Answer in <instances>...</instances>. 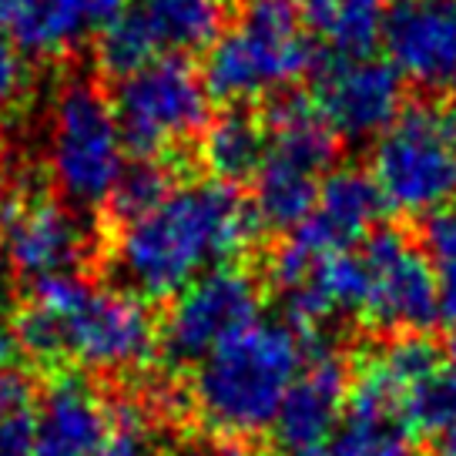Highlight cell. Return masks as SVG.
<instances>
[{"label":"cell","mask_w":456,"mask_h":456,"mask_svg":"<svg viewBox=\"0 0 456 456\" xmlns=\"http://www.w3.org/2000/svg\"><path fill=\"white\" fill-rule=\"evenodd\" d=\"M406 423L393 403L353 389L339 429L315 456H406Z\"/></svg>","instance_id":"18"},{"label":"cell","mask_w":456,"mask_h":456,"mask_svg":"<svg viewBox=\"0 0 456 456\" xmlns=\"http://www.w3.org/2000/svg\"><path fill=\"white\" fill-rule=\"evenodd\" d=\"M309 356L313 346H305L296 326L252 322L195 366V413L215 436L245 440L265 433Z\"/></svg>","instance_id":"3"},{"label":"cell","mask_w":456,"mask_h":456,"mask_svg":"<svg viewBox=\"0 0 456 456\" xmlns=\"http://www.w3.org/2000/svg\"><path fill=\"white\" fill-rule=\"evenodd\" d=\"M423 252L440 282V322L456 329V205H443L427 218Z\"/></svg>","instance_id":"23"},{"label":"cell","mask_w":456,"mask_h":456,"mask_svg":"<svg viewBox=\"0 0 456 456\" xmlns=\"http://www.w3.org/2000/svg\"><path fill=\"white\" fill-rule=\"evenodd\" d=\"M87 228L81 218L54 199L24 195L0 208V245L4 262L24 279L44 282L54 275H71L87 256Z\"/></svg>","instance_id":"11"},{"label":"cell","mask_w":456,"mask_h":456,"mask_svg":"<svg viewBox=\"0 0 456 456\" xmlns=\"http://www.w3.org/2000/svg\"><path fill=\"white\" fill-rule=\"evenodd\" d=\"M313 104L336 138H379L403 114V77L372 54H332L315 71Z\"/></svg>","instance_id":"10"},{"label":"cell","mask_w":456,"mask_h":456,"mask_svg":"<svg viewBox=\"0 0 456 456\" xmlns=\"http://www.w3.org/2000/svg\"><path fill=\"white\" fill-rule=\"evenodd\" d=\"M20 4H24V0H0V24H11Z\"/></svg>","instance_id":"30"},{"label":"cell","mask_w":456,"mask_h":456,"mask_svg":"<svg viewBox=\"0 0 456 456\" xmlns=\"http://www.w3.org/2000/svg\"><path fill=\"white\" fill-rule=\"evenodd\" d=\"M359 313L379 329L419 332L440 322V282L423 248L399 232H372L356 248Z\"/></svg>","instance_id":"8"},{"label":"cell","mask_w":456,"mask_h":456,"mask_svg":"<svg viewBox=\"0 0 456 456\" xmlns=\"http://www.w3.org/2000/svg\"><path fill=\"white\" fill-rule=\"evenodd\" d=\"M450 370L456 372V339L450 342Z\"/></svg>","instance_id":"32"},{"label":"cell","mask_w":456,"mask_h":456,"mask_svg":"<svg viewBox=\"0 0 456 456\" xmlns=\"http://www.w3.org/2000/svg\"><path fill=\"white\" fill-rule=\"evenodd\" d=\"M168 456H248L239 446V440L228 436H191V440L178 443Z\"/></svg>","instance_id":"27"},{"label":"cell","mask_w":456,"mask_h":456,"mask_svg":"<svg viewBox=\"0 0 456 456\" xmlns=\"http://www.w3.org/2000/svg\"><path fill=\"white\" fill-rule=\"evenodd\" d=\"M322 182V171L265 151V161L256 175V218L269 228L296 232L315 208Z\"/></svg>","instance_id":"20"},{"label":"cell","mask_w":456,"mask_h":456,"mask_svg":"<svg viewBox=\"0 0 456 456\" xmlns=\"http://www.w3.org/2000/svg\"><path fill=\"white\" fill-rule=\"evenodd\" d=\"M14 349H17V339L0 326V376H7V366H11V359H14Z\"/></svg>","instance_id":"29"},{"label":"cell","mask_w":456,"mask_h":456,"mask_svg":"<svg viewBox=\"0 0 456 456\" xmlns=\"http://www.w3.org/2000/svg\"><path fill=\"white\" fill-rule=\"evenodd\" d=\"M232 0H134L128 14L138 20L158 57L195 51L222 34Z\"/></svg>","instance_id":"17"},{"label":"cell","mask_w":456,"mask_h":456,"mask_svg":"<svg viewBox=\"0 0 456 456\" xmlns=\"http://www.w3.org/2000/svg\"><path fill=\"white\" fill-rule=\"evenodd\" d=\"M305 30L332 54H370L383 37L389 0H296Z\"/></svg>","instance_id":"21"},{"label":"cell","mask_w":456,"mask_h":456,"mask_svg":"<svg viewBox=\"0 0 456 456\" xmlns=\"http://www.w3.org/2000/svg\"><path fill=\"white\" fill-rule=\"evenodd\" d=\"M24 85H28V64L17 51V44L0 34V111L20 98Z\"/></svg>","instance_id":"26"},{"label":"cell","mask_w":456,"mask_h":456,"mask_svg":"<svg viewBox=\"0 0 456 456\" xmlns=\"http://www.w3.org/2000/svg\"><path fill=\"white\" fill-rule=\"evenodd\" d=\"M379 41L403 81L427 91L456 85V0H389Z\"/></svg>","instance_id":"12"},{"label":"cell","mask_w":456,"mask_h":456,"mask_svg":"<svg viewBox=\"0 0 456 456\" xmlns=\"http://www.w3.org/2000/svg\"><path fill=\"white\" fill-rule=\"evenodd\" d=\"M265 151H269V128L248 111L218 114L201 131V161L218 182L228 185L256 178Z\"/></svg>","instance_id":"19"},{"label":"cell","mask_w":456,"mask_h":456,"mask_svg":"<svg viewBox=\"0 0 456 456\" xmlns=\"http://www.w3.org/2000/svg\"><path fill=\"white\" fill-rule=\"evenodd\" d=\"M252 228L256 212L235 185L218 178L175 185L155 208L118 222L114 275L138 299H175L201 275L242 256Z\"/></svg>","instance_id":"1"},{"label":"cell","mask_w":456,"mask_h":456,"mask_svg":"<svg viewBox=\"0 0 456 456\" xmlns=\"http://www.w3.org/2000/svg\"><path fill=\"white\" fill-rule=\"evenodd\" d=\"M24 393H28L24 379H17V376H11V372H7V376H0V413H4L17 396H24Z\"/></svg>","instance_id":"28"},{"label":"cell","mask_w":456,"mask_h":456,"mask_svg":"<svg viewBox=\"0 0 456 456\" xmlns=\"http://www.w3.org/2000/svg\"><path fill=\"white\" fill-rule=\"evenodd\" d=\"M14 339L47 366L71 362L85 372H131L151 359L158 326L144 299L71 272L34 282Z\"/></svg>","instance_id":"2"},{"label":"cell","mask_w":456,"mask_h":456,"mask_svg":"<svg viewBox=\"0 0 456 456\" xmlns=\"http://www.w3.org/2000/svg\"><path fill=\"white\" fill-rule=\"evenodd\" d=\"M111 104L128 151L161 158L205 131L212 94L191 64L178 57H158L118 77Z\"/></svg>","instance_id":"7"},{"label":"cell","mask_w":456,"mask_h":456,"mask_svg":"<svg viewBox=\"0 0 456 456\" xmlns=\"http://www.w3.org/2000/svg\"><path fill=\"white\" fill-rule=\"evenodd\" d=\"M111 423L114 416L91 386L81 379H61L41 403L34 456H94L108 440Z\"/></svg>","instance_id":"15"},{"label":"cell","mask_w":456,"mask_h":456,"mask_svg":"<svg viewBox=\"0 0 456 456\" xmlns=\"http://www.w3.org/2000/svg\"><path fill=\"white\" fill-rule=\"evenodd\" d=\"M346 403H349L346 366L329 349H313V356L302 366L299 379L292 383L272 423L275 446L285 456H315L339 429Z\"/></svg>","instance_id":"13"},{"label":"cell","mask_w":456,"mask_h":456,"mask_svg":"<svg viewBox=\"0 0 456 456\" xmlns=\"http://www.w3.org/2000/svg\"><path fill=\"white\" fill-rule=\"evenodd\" d=\"M383 208L386 205L372 175H362L356 168L332 171L319 188L315 208L292 232V239H299L315 252H349L370 239Z\"/></svg>","instance_id":"14"},{"label":"cell","mask_w":456,"mask_h":456,"mask_svg":"<svg viewBox=\"0 0 456 456\" xmlns=\"http://www.w3.org/2000/svg\"><path fill=\"white\" fill-rule=\"evenodd\" d=\"M399 416L406 429L416 433H450L456 427V372L440 366L427 379H419L399 403Z\"/></svg>","instance_id":"22"},{"label":"cell","mask_w":456,"mask_h":456,"mask_svg":"<svg viewBox=\"0 0 456 456\" xmlns=\"http://www.w3.org/2000/svg\"><path fill=\"white\" fill-rule=\"evenodd\" d=\"M175 188V175L161 158H142L138 165H131L121 182L114 188L111 208L118 215V222H128L134 215L155 208L161 199H168Z\"/></svg>","instance_id":"24"},{"label":"cell","mask_w":456,"mask_h":456,"mask_svg":"<svg viewBox=\"0 0 456 456\" xmlns=\"http://www.w3.org/2000/svg\"><path fill=\"white\" fill-rule=\"evenodd\" d=\"M372 182L386 208L433 215L456 191V118L440 108H410L376 138Z\"/></svg>","instance_id":"6"},{"label":"cell","mask_w":456,"mask_h":456,"mask_svg":"<svg viewBox=\"0 0 456 456\" xmlns=\"http://www.w3.org/2000/svg\"><path fill=\"white\" fill-rule=\"evenodd\" d=\"M47 165L61 199L74 208H98L114 199L128 171V142L114 104L91 81L57 91L47 121Z\"/></svg>","instance_id":"5"},{"label":"cell","mask_w":456,"mask_h":456,"mask_svg":"<svg viewBox=\"0 0 456 456\" xmlns=\"http://www.w3.org/2000/svg\"><path fill=\"white\" fill-rule=\"evenodd\" d=\"M440 456H456V427L440 436Z\"/></svg>","instance_id":"31"},{"label":"cell","mask_w":456,"mask_h":456,"mask_svg":"<svg viewBox=\"0 0 456 456\" xmlns=\"http://www.w3.org/2000/svg\"><path fill=\"white\" fill-rule=\"evenodd\" d=\"M313 68V41L296 0H242L235 24L208 44L205 85L228 104L262 101Z\"/></svg>","instance_id":"4"},{"label":"cell","mask_w":456,"mask_h":456,"mask_svg":"<svg viewBox=\"0 0 456 456\" xmlns=\"http://www.w3.org/2000/svg\"><path fill=\"white\" fill-rule=\"evenodd\" d=\"M131 0H24L17 7L11 30L17 47L37 57L68 54L71 47L104 30Z\"/></svg>","instance_id":"16"},{"label":"cell","mask_w":456,"mask_h":456,"mask_svg":"<svg viewBox=\"0 0 456 456\" xmlns=\"http://www.w3.org/2000/svg\"><path fill=\"white\" fill-rule=\"evenodd\" d=\"M262 292L245 269H215L178 292L165 322L158 329V342L165 356L178 366H199L205 356L258 322Z\"/></svg>","instance_id":"9"},{"label":"cell","mask_w":456,"mask_h":456,"mask_svg":"<svg viewBox=\"0 0 456 456\" xmlns=\"http://www.w3.org/2000/svg\"><path fill=\"white\" fill-rule=\"evenodd\" d=\"M37 413L30 410V396H17L0 413V456H34Z\"/></svg>","instance_id":"25"}]
</instances>
